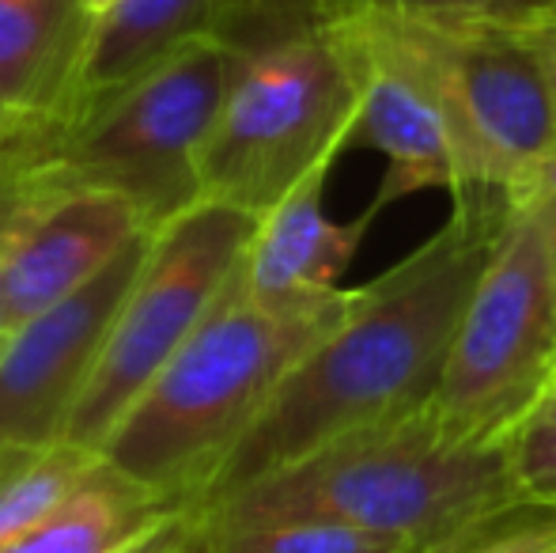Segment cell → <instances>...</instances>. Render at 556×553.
<instances>
[{
  "label": "cell",
  "instance_id": "9a60e30c",
  "mask_svg": "<svg viewBox=\"0 0 556 553\" xmlns=\"http://www.w3.org/2000/svg\"><path fill=\"white\" fill-rule=\"evenodd\" d=\"M182 508L114 470L103 455L84 486L4 553H125Z\"/></svg>",
  "mask_w": 556,
  "mask_h": 553
},
{
  "label": "cell",
  "instance_id": "4316f807",
  "mask_svg": "<svg viewBox=\"0 0 556 553\" xmlns=\"http://www.w3.org/2000/svg\"><path fill=\"white\" fill-rule=\"evenodd\" d=\"M15 126H20V114H15L12 106L4 103V99H0V140H4L8 134H12Z\"/></svg>",
  "mask_w": 556,
  "mask_h": 553
},
{
  "label": "cell",
  "instance_id": "277c9868",
  "mask_svg": "<svg viewBox=\"0 0 556 553\" xmlns=\"http://www.w3.org/2000/svg\"><path fill=\"white\" fill-rule=\"evenodd\" d=\"M519 489L511 443L458 440L435 406H425L356 428L265 474L201 512L198 527L307 516L428 546Z\"/></svg>",
  "mask_w": 556,
  "mask_h": 553
},
{
  "label": "cell",
  "instance_id": "5bb4252c",
  "mask_svg": "<svg viewBox=\"0 0 556 553\" xmlns=\"http://www.w3.org/2000/svg\"><path fill=\"white\" fill-rule=\"evenodd\" d=\"M88 30V0H0V99L20 118H58Z\"/></svg>",
  "mask_w": 556,
  "mask_h": 553
},
{
  "label": "cell",
  "instance_id": "5b68a950",
  "mask_svg": "<svg viewBox=\"0 0 556 553\" xmlns=\"http://www.w3.org/2000/svg\"><path fill=\"white\" fill-rule=\"evenodd\" d=\"M235 46L213 35L117 91L73 126H50L46 163L65 190H111L163 228L201 198V155L220 118Z\"/></svg>",
  "mask_w": 556,
  "mask_h": 553
},
{
  "label": "cell",
  "instance_id": "d6986e66",
  "mask_svg": "<svg viewBox=\"0 0 556 553\" xmlns=\"http://www.w3.org/2000/svg\"><path fill=\"white\" fill-rule=\"evenodd\" d=\"M556 542V504L519 489L507 501L469 516L420 553H545Z\"/></svg>",
  "mask_w": 556,
  "mask_h": 553
},
{
  "label": "cell",
  "instance_id": "83f0119b",
  "mask_svg": "<svg viewBox=\"0 0 556 553\" xmlns=\"http://www.w3.org/2000/svg\"><path fill=\"white\" fill-rule=\"evenodd\" d=\"M170 553H208V550L201 546V539H198V535H193L190 542H182V546H178V550H170Z\"/></svg>",
  "mask_w": 556,
  "mask_h": 553
},
{
  "label": "cell",
  "instance_id": "f546056e",
  "mask_svg": "<svg viewBox=\"0 0 556 553\" xmlns=\"http://www.w3.org/2000/svg\"><path fill=\"white\" fill-rule=\"evenodd\" d=\"M527 205H530V201H527ZM538 209H542V205H538ZM542 213L549 216V224H553V254H556V213H549V209H542Z\"/></svg>",
  "mask_w": 556,
  "mask_h": 553
},
{
  "label": "cell",
  "instance_id": "7a4b0ae2",
  "mask_svg": "<svg viewBox=\"0 0 556 553\" xmlns=\"http://www.w3.org/2000/svg\"><path fill=\"white\" fill-rule=\"evenodd\" d=\"M220 38L235 68L201 155V198L265 216L356 129V65L344 15L315 0H242Z\"/></svg>",
  "mask_w": 556,
  "mask_h": 553
},
{
  "label": "cell",
  "instance_id": "ac0fdd59",
  "mask_svg": "<svg viewBox=\"0 0 556 553\" xmlns=\"http://www.w3.org/2000/svg\"><path fill=\"white\" fill-rule=\"evenodd\" d=\"M50 126L53 118H20V126L0 140V266L30 224L58 198L73 193L46 163Z\"/></svg>",
  "mask_w": 556,
  "mask_h": 553
},
{
  "label": "cell",
  "instance_id": "44dd1931",
  "mask_svg": "<svg viewBox=\"0 0 556 553\" xmlns=\"http://www.w3.org/2000/svg\"><path fill=\"white\" fill-rule=\"evenodd\" d=\"M522 38L534 46L538 61L545 68L553 96V118H556V0H507Z\"/></svg>",
  "mask_w": 556,
  "mask_h": 553
},
{
  "label": "cell",
  "instance_id": "7402d4cb",
  "mask_svg": "<svg viewBox=\"0 0 556 553\" xmlns=\"http://www.w3.org/2000/svg\"><path fill=\"white\" fill-rule=\"evenodd\" d=\"M504 198L530 201V205H542V209H549V213H556V148L538 163L534 171H530L527 178H522L519 186H515L511 193H504Z\"/></svg>",
  "mask_w": 556,
  "mask_h": 553
},
{
  "label": "cell",
  "instance_id": "ba28073f",
  "mask_svg": "<svg viewBox=\"0 0 556 553\" xmlns=\"http://www.w3.org/2000/svg\"><path fill=\"white\" fill-rule=\"evenodd\" d=\"M405 23L432 58L451 103L458 193H511L556 148V118L545 68L507 0L469 12L405 15Z\"/></svg>",
  "mask_w": 556,
  "mask_h": 553
},
{
  "label": "cell",
  "instance_id": "8fae6325",
  "mask_svg": "<svg viewBox=\"0 0 556 553\" xmlns=\"http://www.w3.org/2000/svg\"><path fill=\"white\" fill-rule=\"evenodd\" d=\"M148 231L144 216L122 193L73 190L58 198L0 266V292L15 326L88 288Z\"/></svg>",
  "mask_w": 556,
  "mask_h": 553
},
{
  "label": "cell",
  "instance_id": "52a82bcc",
  "mask_svg": "<svg viewBox=\"0 0 556 553\" xmlns=\"http://www.w3.org/2000/svg\"><path fill=\"white\" fill-rule=\"evenodd\" d=\"M257 221L262 216L224 201H198L152 231L144 266L117 311L106 353L76 406L65 443L103 451L117 420L224 300L247 259Z\"/></svg>",
  "mask_w": 556,
  "mask_h": 553
},
{
  "label": "cell",
  "instance_id": "4fadbf2b",
  "mask_svg": "<svg viewBox=\"0 0 556 553\" xmlns=\"http://www.w3.org/2000/svg\"><path fill=\"white\" fill-rule=\"evenodd\" d=\"M326 175L330 167H318L257 221L239 280L262 307H311L344 292L341 274L356 259L375 213L367 209L352 224H333L323 205Z\"/></svg>",
  "mask_w": 556,
  "mask_h": 553
},
{
  "label": "cell",
  "instance_id": "8992f818",
  "mask_svg": "<svg viewBox=\"0 0 556 553\" xmlns=\"http://www.w3.org/2000/svg\"><path fill=\"white\" fill-rule=\"evenodd\" d=\"M553 387V224L538 205L507 201L492 254L462 311L432 406L458 440H507Z\"/></svg>",
  "mask_w": 556,
  "mask_h": 553
},
{
  "label": "cell",
  "instance_id": "30bf717a",
  "mask_svg": "<svg viewBox=\"0 0 556 553\" xmlns=\"http://www.w3.org/2000/svg\"><path fill=\"white\" fill-rule=\"evenodd\" d=\"M148 243L152 231L88 288L23 318L12 330L0 349V448L65 443L76 406L106 353L117 311L144 266Z\"/></svg>",
  "mask_w": 556,
  "mask_h": 553
},
{
  "label": "cell",
  "instance_id": "ffe728a7",
  "mask_svg": "<svg viewBox=\"0 0 556 553\" xmlns=\"http://www.w3.org/2000/svg\"><path fill=\"white\" fill-rule=\"evenodd\" d=\"M507 443L519 486L556 504V387L515 425Z\"/></svg>",
  "mask_w": 556,
  "mask_h": 553
},
{
  "label": "cell",
  "instance_id": "4dcf8cb0",
  "mask_svg": "<svg viewBox=\"0 0 556 553\" xmlns=\"http://www.w3.org/2000/svg\"><path fill=\"white\" fill-rule=\"evenodd\" d=\"M545 553H556V542H553V546H549V550H545Z\"/></svg>",
  "mask_w": 556,
  "mask_h": 553
},
{
  "label": "cell",
  "instance_id": "cb8c5ba5",
  "mask_svg": "<svg viewBox=\"0 0 556 553\" xmlns=\"http://www.w3.org/2000/svg\"><path fill=\"white\" fill-rule=\"evenodd\" d=\"M382 8H394L405 15H440V12H469V8H489L500 0H379Z\"/></svg>",
  "mask_w": 556,
  "mask_h": 553
},
{
  "label": "cell",
  "instance_id": "603a6c76",
  "mask_svg": "<svg viewBox=\"0 0 556 553\" xmlns=\"http://www.w3.org/2000/svg\"><path fill=\"white\" fill-rule=\"evenodd\" d=\"M193 535H198V519H193L190 512H182V516H175L163 527H155L148 539H140L137 546H129L125 553H170V550L182 546V542H190Z\"/></svg>",
  "mask_w": 556,
  "mask_h": 553
},
{
  "label": "cell",
  "instance_id": "d4e9b609",
  "mask_svg": "<svg viewBox=\"0 0 556 553\" xmlns=\"http://www.w3.org/2000/svg\"><path fill=\"white\" fill-rule=\"evenodd\" d=\"M315 4H323L326 12L344 15V12H359V8H371V4H379V0H315Z\"/></svg>",
  "mask_w": 556,
  "mask_h": 553
},
{
  "label": "cell",
  "instance_id": "9c48e42d",
  "mask_svg": "<svg viewBox=\"0 0 556 553\" xmlns=\"http://www.w3.org/2000/svg\"><path fill=\"white\" fill-rule=\"evenodd\" d=\"M352 65H356V129L352 144H371L387 155V178L371 213L417 190H462L458 137L451 103L425 46L413 38L409 23L394 8L344 12Z\"/></svg>",
  "mask_w": 556,
  "mask_h": 553
},
{
  "label": "cell",
  "instance_id": "2e32d148",
  "mask_svg": "<svg viewBox=\"0 0 556 553\" xmlns=\"http://www.w3.org/2000/svg\"><path fill=\"white\" fill-rule=\"evenodd\" d=\"M99 466V451L76 443L0 448V553L58 512Z\"/></svg>",
  "mask_w": 556,
  "mask_h": 553
},
{
  "label": "cell",
  "instance_id": "6da1fadb",
  "mask_svg": "<svg viewBox=\"0 0 556 553\" xmlns=\"http://www.w3.org/2000/svg\"><path fill=\"white\" fill-rule=\"evenodd\" d=\"M504 213V193H458L451 221L428 243L371 285L352 288L344 315L295 361L224 458L193 519L356 428L432 406Z\"/></svg>",
  "mask_w": 556,
  "mask_h": 553
},
{
  "label": "cell",
  "instance_id": "7c38bea8",
  "mask_svg": "<svg viewBox=\"0 0 556 553\" xmlns=\"http://www.w3.org/2000/svg\"><path fill=\"white\" fill-rule=\"evenodd\" d=\"M242 0H114L91 15L65 106L53 122L73 126L132 88L201 38L224 35Z\"/></svg>",
  "mask_w": 556,
  "mask_h": 553
},
{
  "label": "cell",
  "instance_id": "3957f363",
  "mask_svg": "<svg viewBox=\"0 0 556 553\" xmlns=\"http://www.w3.org/2000/svg\"><path fill=\"white\" fill-rule=\"evenodd\" d=\"M352 288L311 307H262L231 288L178 356L117 420L99 455L148 493L198 508L208 481L247 436L280 379L344 315Z\"/></svg>",
  "mask_w": 556,
  "mask_h": 553
},
{
  "label": "cell",
  "instance_id": "f1b7e54d",
  "mask_svg": "<svg viewBox=\"0 0 556 553\" xmlns=\"http://www.w3.org/2000/svg\"><path fill=\"white\" fill-rule=\"evenodd\" d=\"M106 4H114V0H88V8H91V15H99Z\"/></svg>",
  "mask_w": 556,
  "mask_h": 553
},
{
  "label": "cell",
  "instance_id": "e0dca14e",
  "mask_svg": "<svg viewBox=\"0 0 556 553\" xmlns=\"http://www.w3.org/2000/svg\"><path fill=\"white\" fill-rule=\"evenodd\" d=\"M198 539L208 553H420V542L394 535L359 531L333 519H239V524L198 527Z\"/></svg>",
  "mask_w": 556,
  "mask_h": 553
},
{
  "label": "cell",
  "instance_id": "484cf974",
  "mask_svg": "<svg viewBox=\"0 0 556 553\" xmlns=\"http://www.w3.org/2000/svg\"><path fill=\"white\" fill-rule=\"evenodd\" d=\"M12 330H15V318H12V307H8L4 292H0V349H4V345H8V338H12Z\"/></svg>",
  "mask_w": 556,
  "mask_h": 553
}]
</instances>
